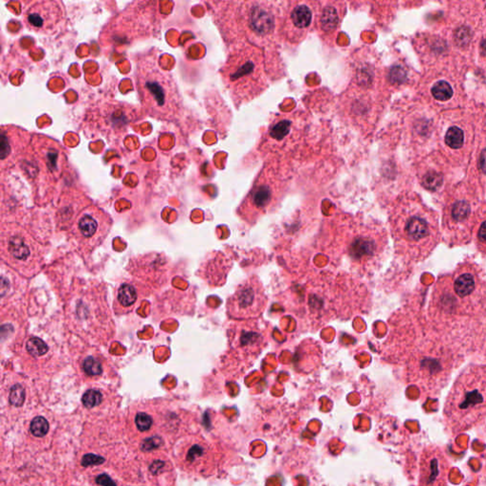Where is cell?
Returning <instances> with one entry per match:
<instances>
[{"label": "cell", "mask_w": 486, "mask_h": 486, "mask_svg": "<svg viewBox=\"0 0 486 486\" xmlns=\"http://www.w3.org/2000/svg\"><path fill=\"white\" fill-rule=\"evenodd\" d=\"M136 81L141 100L147 112L155 118L171 120L180 109V96L176 84L152 58L138 61Z\"/></svg>", "instance_id": "cell-1"}, {"label": "cell", "mask_w": 486, "mask_h": 486, "mask_svg": "<svg viewBox=\"0 0 486 486\" xmlns=\"http://www.w3.org/2000/svg\"><path fill=\"white\" fill-rule=\"evenodd\" d=\"M223 71L225 83L239 103L256 97L266 88L264 56L255 47H245L231 55Z\"/></svg>", "instance_id": "cell-2"}, {"label": "cell", "mask_w": 486, "mask_h": 486, "mask_svg": "<svg viewBox=\"0 0 486 486\" xmlns=\"http://www.w3.org/2000/svg\"><path fill=\"white\" fill-rule=\"evenodd\" d=\"M231 358L236 365L249 367L260 354L267 343L265 332L254 319L239 322L229 330Z\"/></svg>", "instance_id": "cell-3"}, {"label": "cell", "mask_w": 486, "mask_h": 486, "mask_svg": "<svg viewBox=\"0 0 486 486\" xmlns=\"http://www.w3.org/2000/svg\"><path fill=\"white\" fill-rule=\"evenodd\" d=\"M266 304L262 283L257 276H252L239 285L228 299L227 312L230 318L236 320H252L263 313Z\"/></svg>", "instance_id": "cell-4"}, {"label": "cell", "mask_w": 486, "mask_h": 486, "mask_svg": "<svg viewBox=\"0 0 486 486\" xmlns=\"http://www.w3.org/2000/svg\"><path fill=\"white\" fill-rule=\"evenodd\" d=\"M110 228V218L100 208L90 207L76 218L74 236L78 247L92 251L100 245Z\"/></svg>", "instance_id": "cell-5"}, {"label": "cell", "mask_w": 486, "mask_h": 486, "mask_svg": "<svg viewBox=\"0 0 486 486\" xmlns=\"http://www.w3.org/2000/svg\"><path fill=\"white\" fill-rule=\"evenodd\" d=\"M277 198L276 184L264 176L261 177L241 203L239 209L240 218L249 223H254L275 205Z\"/></svg>", "instance_id": "cell-6"}, {"label": "cell", "mask_w": 486, "mask_h": 486, "mask_svg": "<svg viewBox=\"0 0 486 486\" xmlns=\"http://www.w3.org/2000/svg\"><path fill=\"white\" fill-rule=\"evenodd\" d=\"M449 462L442 450L428 446L422 450L420 460V486H447Z\"/></svg>", "instance_id": "cell-7"}, {"label": "cell", "mask_w": 486, "mask_h": 486, "mask_svg": "<svg viewBox=\"0 0 486 486\" xmlns=\"http://www.w3.org/2000/svg\"><path fill=\"white\" fill-rule=\"evenodd\" d=\"M28 28L37 33L50 34L63 18L61 4L56 1H39L31 4L24 13Z\"/></svg>", "instance_id": "cell-8"}, {"label": "cell", "mask_w": 486, "mask_h": 486, "mask_svg": "<svg viewBox=\"0 0 486 486\" xmlns=\"http://www.w3.org/2000/svg\"><path fill=\"white\" fill-rule=\"evenodd\" d=\"M312 2H295L285 16V35L292 42H298L306 37L315 19V9Z\"/></svg>", "instance_id": "cell-9"}, {"label": "cell", "mask_w": 486, "mask_h": 486, "mask_svg": "<svg viewBox=\"0 0 486 486\" xmlns=\"http://www.w3.org/2000/svg\"><path fill=\"white\" fill-rule=\"evenodd\" d=\"M381 250L380 242L375 236L361 231L349 240L347 254L349 259L356 265L365 267L367 262H370L378 257Z\"/></svg>", "instance_id": "cell-10"}, {"label": "cell", "mask_w": 486, "mask_h": 486, "mask_svg": "<svg viewBox=\"0 0 486 486\" xmlns=\"http://www.w3.org/2000/svg\"><path fill=\"white\" fill-rule=\"evenodd\" d=\"M265 3H254L247 11V27L251 34L258 38H266L274 33L275 15Z\"/></svg>", "instance_id": "cell-11"}, {"label": "cell", "mask_w": 486, "mask_h": 486, "mask_svg": "<svg viewBox=\"0 0 486 486\" xmlns=\"http://www.w3.org/2000/svg\"><path fill=\"white\" fill-rule=\"evenodd\" d=\"M138 300L135 285L124 282L119 285L114 294V311L116 314H127L133 310Z\"/></svg>", "instance_id": "cell-12"}, {"label": "cell", "mask_w": 486, "mask_h": 486, "mask_svg": "<svg viewBox=\"0 0 486 486\" xmlns=\"http://www.w3.org/2000/svg\"><path fill=\"white\" fill-rule=\"evenodd\" d=\"M7 253L13 261L23 263L31 258L33 251L24 237L16 235L10 236L7 239Z\"/></svg>", "instance_id": "cell-13"}, {"label": "cell", "mask_w": 486, "mask_h": 486, "mask_svg": "<svg viewBox=\"0 0 486 486\" xmlns=\"http://www.w3.org/2000/svg\"><path fill=\"white\" fill-rule=\"evenodd\" d=\"M404 231L405 237L411 240L425 239L429 233L426 221L419 217H412L407 220Z\"/></svg>", "instance_id": "cell-14"}, {"label": "cell", "mask_w": 486, "mask_h": 486, "mask_svg": "<svg viewBox=\"0 0 486 486\" xmlns=\"http://www.w3.org/2000/svg\"><path fill=\"white\" fill-rule=\"evenodd\" d=\"M80 366L86 376H100L104 371V360L97 354H89L82 358Z\"/></svg>", "instance_id": "cell-15"}, {"label": "cell", "mask_w": 486, "mask_h": 486, "mask_svg": "<svg viewBox=\"0 0 486 486\" xmlns=\"http://www.w3.org/2000/svg\"><path fill=\"white\" fill-rule=\"evenodd\" d=\"M339 10L337 7L328 6L323 10L321 19V28L325 32L333 31L339 23Z\"/></svg>", "instance_id": "cell-16"}, {"label": "cell", "mask_w": 486, "mask_h": 486, "mask_svg": "<svg viewBox=\"0 0 486 486\" xmlns=\"http://www.w3.org/2000/svg\"><path fill=\"white\" fill-rule=\"evenodd\" d=\"M25 349L29 355L35 358L42 357L49 352V346L46 342L39 337L29 338L26 342Z\"/></svg>", "instance_id": "cell-17"}, {"label": "cell", "mask_w": 486, "mask_h": 486, "mask_svg": "<svg viewBox=\"0 0 486 486\" xmlns=\"http://www.w3.org/2000/svg\"><path fill=\"white\" fill-rule=\"evenodd\" d=\"M455 292L460 297L467 296L473 293L475 289V281L473 276L469 274L460 275L455 282Z\"/></svg>", "instance_id": "cell-18"}, {"label": "cell", "mask_w": 486, "mask_h": 486, "mask_svg": "<svg viewBox=\"0 0 486 486\" xmlns=\"http://www.w3.org/2000/svg\"><path fill=\"white\" fill-rule=\"evenodd\" d=\"M464 141L463 131L457 127H452L445 134V143L448 147L458 149L462 147Z\"/></svg>", "instance_id": "cell-19"}, {"label": "cell", "mask_w": 486, "mask_h": 486, "mask_svg": "<svg viewBox=\"0 0 486 486\" xmlns=\"http://www.w3.org/2000/svg\"><path fill=\"white\" fill-rule=\"evenodd\" d=\"M432 95L435 99L440 101H446L453 95V91L449 84L445 81L436 83L432 88Z\"/></svg>", "instance_id": "cell-20"}, {"label": "cell", "mask_w": 486, "mask_h": 486, "mask_svg": "<svg viewBox=\"0 0 486 486\" xmlns=\"http://www.w3.org/2000/svg\"><path fill=\"white\" fill-rule=\"evenodd\" d=\"M26 398V391L25 388L20 385L16 384L11 387L9 395L10 404L14 406H21L25 402Z\"/></svg>", "instance_id": "cell-21"}, {"label": "cell", "mask_w": 486, "mask_h": 486, "mask_svg": "<svg viewBox=\"0 0 486 486\" xmlns=\"http://www.w3.org/2000/svg\"><path fill=\"white\" fill-rule=\"evenodd\" d=\"M442 184V176L436 171H429L422 178V185L430 191H436Z\"/></svg>", "instance_id": "cell-22"}, {"label": "cell", "mask_w": 486, "mask_h": 486, "mask_svg": "<svg viewBox=\"0 0 486 486\" xmlns=\"http://www.w3.org/2000/svg\"><path fill=\"white\" fill-rule=\"evenodd\" d=\"M49 428H50L49 422L42 416L34 418L30 426V430L36 437H44L49 432Z\"/></svg>", "instance_id": "cell-23"}, {"label": "cell", "mask_w": 486, "mask_h": 486, "mask_svg": "<svg viewBox=\"0 0 486 486\" xmlns=\"http://www.w3.org/2000/svg\"><path fill=\"white\" fill-rule=\"evenodd\" d=\"M103 395L97 389H89L83 395L82 403L87 408H93L101 404Z\"/></svg>", "instance_id": "cell-24"}, {"label": "cell", "mask_w": 486, "mask_h": 486, "mask_svg": "<svg viewBox=\"0 0 486 486\" xmlns=\"http://www.w3.org/2000/svg\"><path fill=\"white\" fill-rule=\"evenodd\" d=\"M470 214V206L467 202L464 201L457 202L452 208V217L457 221H462L466 220Z\"/></svg>", "instance_id": "cell-25"}, {"label": "cell", "mask_w": 486, "mask_h": 486, "mask_svg": "<svg viewBox=\"0 0 486 486\" xmlns=\"http://www.w3.org/2000/svg\"><path fill=\"white\" fill-rule=\"evenodd\" d=\"M135 422L140 431L145 432L149 430L152 426V418L147 413H138L135 418Z\"/></svg>", "instance_id": "cell-26"}, {"label": "cell", "mask_w": 486, "mask_h": 486, "mask_svg": "<svg viewBox=\"0 0 486 486\" xmlns=\"http://www.w3.org/2000/svg\"><path fill=\"white\" fill-rule=\"evenodd\" d=\"M471 40L470 30L466 27L458 29L455 33V42L459 46H466Z\"/></svg>", "instance_id": "cell-27"}, {"label": "cell", "mask_w": 486, "mask_h": 486, "mask_svg": "<svg viewBox=\"0 0 486 486\" xmlns=\"http://www.w3.org/2000/svg\"><path fill=\"white\" fill-rule=\"evenodd\" d=\"M163 443H164V441H163L162 438H160L158 436L150 437V438H147L146 440H143V442L141 444V448L143 451L147 452V451L160 448L163 445Z\"/></svg>", "instance_id": "cell-28"}, {"label": "cell", "mask_w": 486, "mask_h": 486, "mask_svg": "<svg viewBox=\"0 0 486 486\" xmlns=\"http://www.w3.org/2000/svg\"><path fill=\"white\" fill-rule=\"evenodd\" d=\"M106 461V459L101 456H97L94 454H86L82 459V465L85 467L92 466V465H99Z\"/></svg>", "instance_id": "cell-29"}, {"label": "cell", "mask_w": 486, "mask_h": 486, "mask_svg": "<svg viewBox=\"0 0 486 486\" xmlns=\"http://www.w3.org/2000/svg\"><path fill=\"white\" fill-rule=\"evenodd\" d=\"M204 453H205V449L202 446L198 445V444H195L188 451L187 460H189L190 462H193V461H195L198 458H201L202 456H203Z\"/></svg>", "instance_id": "cell-30"}, {"label": "cell", "mask_w": 486, "mask_h": 486, "mask_svg": "<svg viewBox=\"0 0 486 486\" xmlns=\"http://www.w3.org/2000/svg\"><path fill=\"white\" fill-rule=\"evenodd\" d=\"M391 78L394 82H403L404 79H405V76L406 74L404 73V70L400 67H397V68H394L391 72Z\"/></svg>", "instance_id": "cell-31"}, {"label": "cell", "mask_w": 486, "mask_h": 486, "mask_svg": "<svg viewBox=\"0 0 486 486\" xmlns=\"http://www.w3.org/2000/svg\"><path fill=\"white\" fill-rule=\"evenodd\" d=\"M96 483L101 486H116V483L107 474H102L96 477Z\"/></svg>", "instance_id": "cell-32"}, {"label": "cell", "mask_w": 486, "mask_h": 486, "mask_svg": "<svg viewBox=\"0 0 486 486\" xmlns=\"http://www.w3.org/2000/svg\"><path fill=\"white\" fill-rule=\"evenodd\" d=\"M165 466V462L162 461V460H154L153 463L150 465V472L153 474V475H158L159 472L162 470V468Z\"/></svg>", "instance_id": "cell-33"}, {"label": "cell", "mask_w": 486, "mask_h": 486, "mask_svg": "<svg viewBox=\"0 0 486 486\" xmlns=\"http://www.w3.org/2000/svg\"><path fill=\"white\" fill-rule=\"evenodd\" d=\"M479 167L483 173L486 174V149H483L479 156Z\"/></svg>", "instance_id": "cell-34"}, {"label": "cell", "mask_w": 486, "mask_h": 486, "mask_svg": "<svg viewBox=\"0 0 486 486\" xmlns=\"http://www.w3.org/2000/svg\"><path fill=\"white\" fill-rule=\"evenodd\" d=\"M478 239H480V241L486 243V221L481 224L478 230Z\"/></svg>", "instance_id": "cell-35"}, {"label": "cell", "mask_w": 486, "mask_h": 486, "mask_svg": "<svg viewBox=\"0 0 486 486\" xmlns=\"http://www.w3.org/2000/svg\"><path fill=\"white\" fill-rule=\"evenodd\" d=\"M481 51H482L483 55H486V39H484L481 43Z\"/></svg>", "instance_id": "cell-36"}]
</instances>
